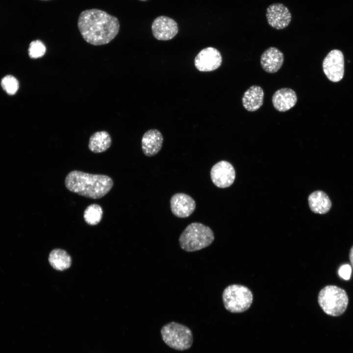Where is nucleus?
I'll return each mask as SVG.
<instances>
[{"mask_svg":"<svg viewBox=\"0 0 353 353\" xmlns=\"http://www.w3.org/2000/svg\"><path fill=\"white\" fill-rule=\"evenodd\" d=\"M77 26L85 41L100 46L107 44L115 38L120 30V23L115 16L103 10L93 8L80 13Z\"/></svg>","mask_w":353,"mask_h":353,"instance_id":"nucleus-1","label":"nucleus"},{"mask_svg":"<svg viewBox=\"0 0 353 353\" xmlns=\"http://www.w3.org/2000/svg\"><path fill=\"white\" fill-rule=\"evenodd\" d=\"M113 184L109 176L77 170L69 173L65 179V185L68 190L92 199L104 197L110 191Z\"/></svg>","mask_w":353,"mask_h":353,"instance_id":"nucleus-2","label":"nucleus"},{"mask_svg":"<svg viewBox=\"0 0 353 353\" xmlns=\"http://www.w3.org/2000/svg\"><path fill=\"white\" fill-rule=\"evenodd\" d=\"M214 240V233L209 227L194 222L189 224L181 233L179 244L184 251L192 252L209 246Z\"/></svg>","mask_w":353,"mask_h":353,"instance_id":"nucleus-3","label":"nucleus"},{"mask_svg":"<svg viewBox=\"0 0 353 353\" xmlns=\"http://www.w3.org/2000/svg\"><path fill=\"white\" fill-rule=\"evenodd\" d=\"M346 291L336 286L328 285L323 288L318 295V303L327 314L338 316L346 310L348 304Z\"/></svg>","mask_w":353,"mask_h":353,"instance_id":"nucleus-4","label":"nucleus"},{"mask_svg":"<svg viewBox=\"0 0 353 353\" xmlns=\"http://www.w3.org/2000/svg\"><path fill=\"white\" fill-rule=\"evenodd\" d=\"M163 341L169 347L177 351L189 349L193 344L191 329L182 324L171 322L161 329Z\"/></svg>","mask_w":353,"mask_h":353,"instance_id":"nucleus-5","label":"nucleus"},{"mask_svg":"<svg viewBox=\"0 0 353 353\" xmlns=\"http://www.w3.org/2000/svg\"><path fill=\"white\" fill-rule=\"evenodd\" d=\"M222 299L227 310L232 313H241L250 308L253 296L248 287L239 284H232L224 289Z\"/></svg>","mask_w":353,"mask_h":353,"instance_id":"nucleus-6","label":"nucleus"},{"mask_svg":"<svg viewBox=\"0 0 353 353\" xmlns=\"http://www.w3.org/2000/svg\"><path fill=\"white\" fill-rule=\"evenodd\" d=\"M323 71L328 78L334 82L340 81L344 74V58L341 51L331 50L323 62Z\"/></svg>","mask_w":353,"mask_h":353,"instance_id":"nucleus-7","label":"nucleus"},{"mask_svg":"<svg viewBox=\"0 0 353 353\" xmlns=\"http://www.w3.org/2000/svg\"><path fill=\"white\" fill-rule=\"evenodd\" d=\"M210 177L215 186L221 188H227L231 185L235 180V170L229 162L222 160L212 167Z\"/></svg>","mask_w":353,"mask_h":353,"instance_id":"nucleus-8","label":"nucleus"},{"mask_svg":"<svg viewBox=\"0 0 353 353\" xmlns=\"http://www.w3.org/2000/svg\"><path fill=\"white\" fill-rule=\"evenodd\" d=\"M222 57L220 51L213 47L202 50L196 56L194 64L201 72H210L217 69L221 65Z\"/></svg>","mask_w":353,"mask_h":353,"instance_id":"nucleus-9","label":"nucleus"},{"mask_svg":"<svg viewBox=\"0 0 353 353\" xmlns=\"http://www.w3.org/2000/svg\"><path fill=\"white\" fill-rule=\"evenodd\" d=\"M151 30L156 39L167 41L173 39L177 34L178 27L174 19L167 16H160L153 21Z\"/></svg>","mask_w":353,"mask_h":353,"instance_id":"nucleus-10","label":"nucleus"},{"mask_svg":"<svg viewBox=\"0 0 353 353\" xmlns=\"http://www.w3.org/2000/svg\"><path fill=\"white\" fill-rule=\"evenodd\" d=\"M266 16L269 25L278 30L286 27L292 18L288 8L280 3L269 5L267 8Z\"/></svg>","mask_w":353,"mask_h":353,"instance_id":"nucleus-11","label":"nucleus"},{"mask_svg":"<svg viewBox=\"0 0 353 353\" xmlns=\"http://www.w3.org/2000/svg\"><path fill=\"white\" fill-rule=\"evenodd\" d=\"M170 207L172 213L178 218H186L195 211L196 204L195 200L189 195L177 193L170 199Z\"/></svg>","mask_w":353,"mask_h":353,"instance_id":"nucleus-12","label":"nucleus"},{"mask_svg":"<svg viewBox=\"0 0 353 353\" xmlns=\"http://www.w3.org/2000/svg\"><path fill=\"white\" fill-rule=\"evenodd\" d=\"M284 61L283 53L276 47H271L262 54L260 64L267 73H275L281 67Z\"/></svg>","mask_w":353,"mask_h":353,"instance_id":"nucleus-13","label":"nucleus"},{"mask_svg":"<svg viewBox=\"0 0 353 353\" xmlns=\"http://www.w3.org/2000/svg\"><path fill=\"white\" fill-rule=\"evenodd\" d=\"M163 141V136L158 130H148L144 134L141 140L142 150L144 154L148 157L155 155L161 150Z\"/></svg>","mask_w":353,"mask_h":353,"instance_id":"nucleus-14","label":"nucleus"},{"mask_svg":"<svg viewBox=\"0 0 353 353\" xmlns=\"http://www.w3.org/2000/svg\"><path fill=\"white\" fill-rule=\"evenodd\" d=\"M272 100L276 110L279 112H285L295 105L297 102V96L293 89L282 88L274 94Z\"/></svg>","mask_w":353,"mask_h":353,"instance_id":"nucleus-15","label":"nucleus"},{"mask_svg":"<svg viewBox=\"0 0 353 353\" xmlns=\"http://www.w3.org/2000/svg\"><path fill=\"white\" fill-rule=\"evenodd\" d=\"M264 91L257 85H252L244 93L242 101L244 107L249 111L258 110L263 103Z\"/></svg>","mask_w":353,"mask_h":353,"instance_id":"nucleus-16","label":"nucleus"},{"mask_svg":"<svg viewBox=\"0 0 353 353\" xmlns=\"http://www.w3.org/2000/svg\"><path fill=\"white\" fill-rule=\"evenodd\" d=\"M308 202L311 210L321 214L328 212L332 205L328 195L320 190L312 192L308 197Z\"/></svg>","mask_w":353,"mask_h":353,"instance_id":"nucleus-17","label":"nucleus"},{"mask_svg":"<svg viewBox=\"0 0 353 353\" xmlns=\"http://www.w3.org/2000/svg\"><path fill=\"white\" fill-rule=\"evenodd\" d=\"M111 144L112 139L108 132L104 130L97 131L90 136L88 148L94 153H101L107 151Z\"/></svg>","mask_w":353,"mask_h":353,"instance_id":"nucleus-18","label":"nucleus"},{"mask_svg":"<svg viewBox=\"0 0 353 353\" xmlns=\"http://www.w3.org/2000/svg\"><path fill=\"white\" fill-rule=\"evenodd\" d=\"M49 261L55 270L63 271L70 267L72 260L71 256L65 251L57 249L50 252Z\"/></svg>","mask_w":353,"mask_h":353,"instance_id":"nucleus-19","label":"nucleus"},{"mask_svg":"<svg viewBox=\"0 0 353 353\" xmlns=\"http://www.w3.org/2000/svg\"><path fill=\"white\" fill-rule=\"evenodd\" d=\"M103 214L101 207L98 204L93 203L88 206L83 213V218L87 224L94 226L101 221Z\"/></svg>","mask_w":353,"mask_h":353,"instance_id":"nucleus-20","label":"nucleus"},{"mask_svg":"<svg viewBox=\"0 0 353 353\" xmlns=\"http://www.w3.org/2000/svg\"><path fill=\"white\" fill-rule=\"evenodd\" d=\"M46 51L44 44L39 40L32 41L28 48L29 56L31 58H38L42 57Z\"/></svg>","mask_w":353,"mask_h":353,"instance_id":"nucleus-21","label":"nucleus"},{"mask_svg":"<svg viewBox=\"0 0 353 353\" xmlns=\"http://www.w3.org/2000/svg\"><path fill=\"white\" fill-rule=\"evenodd\" d=\"M3 90L9 95L15 94L19 88V82L13 76L8 75L4 77L1 81Z\"/></svg>","mask_w":353,"mask_h":353,"instance_id":"nucleus-22","label":"nucleus"},{"mask_svg":"<svg viewBox=\"0 0 353 353\" xmlns=\"http://www.w3.org/2000/svg\"><path fill=\"white\" fill-rule=\"evenodd\" d=\"M351 272V267L348 264L341 266L338 270L340 277L345 280H348L350 278Z\"/></svg>","mask_w":353,"mask_h":353,"instance_id":"nucleus-23","label":"nucleus"},{"mask_svg":"<svg viewBox=\"0 0 353 353\" xmlns=\"http://www.w3.org/2000/svg\"><path fill=\"white\" fill-rule=\"evenodd\" d=\"M350 260L352 266L353 267V246L352 247L350 252Z\"/></svg>","mask_w":353,"mask_h":353,"instance_id":"nucleus-24","label":"nucleus"},{"mask_svg":"<svg viewBox=\"0 0 353 353\" xmlns=\"http://www.w3.org/2000/svg\"><path fill=\"white\" fill-rule=\"evenodd\" d=\"M140 0L145 1H146V0Z\"/></svg>","mask_w":353,"mask_h":353,"instance_id":"nucleus-25","label":"nucleus"},{"mask_svg":"<svg viewBox=\"0 0 353 353\" xmlns=\"http://www.w3.org/2000/svg\"></svg>","mask_w":353,"mask_h":353,"instance_id":"nucleus-26","label":"nucleus"}]
</instances>
